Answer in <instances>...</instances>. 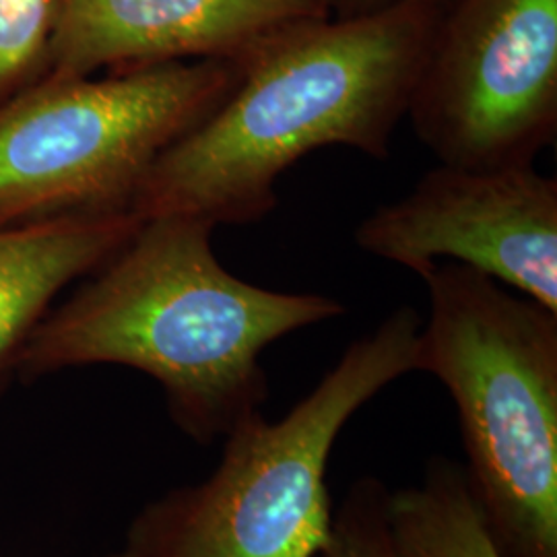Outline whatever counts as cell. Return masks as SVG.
I'll list each match as a JSON object with an SVG mask.
<instances>
[{
  "instance_id": "cell-1",
  "label": "cell",
  "mask_w": 557,
  "mask_h": 557,
  "mask_svg": "<svg viewBox=\"0 0 557 557\" xmlns=\"http://www.w3.org/2000/svg\"><path fill=\"white\" fill-rule=\"evenodd\" d=\"M448 0H405L354 20L306 21L242 62L230 96L168 147L133 213L246 225L277 207V180L345 145L388 160Z\"/></svg>"
},
{
  "instance_id": "cell-2",
  "label": "cell",
  "mask_w": 557,
  "mask_h": 557,
  "mask_svg": "<svg viewBox=\"0 0 557 557\" xmlns=\"http://www.w3.org/2000/svg\"><path fill=\"white\" fill-rule=\"evenodd\" d=\"M213 230L193 218L140 221L112 259L38 322L15 374L36 380L101 363L139 370L160 382L180 430L205 446L262 413V351L337 319L345 306L242 281L215 257Z\"/></svg>"
},
{
  "instance_id": "cell-3",
  "label": "cell",
  "mask_w": 557,
  "mask_h": 557,
  "mask_svg": "<svg viewBox=\"0 0 557 557\" xmlns=\"http://www.w3.org/2000/svg\"><path fill=\"white\" fill-rule=\"evenodd\" d=\"M419 277V372L455 400L467 478L506 557H557V312L458 262Z\"/></svg>"
},
{
  "instance_id": "cell-4",
  "label": "cell",
  "mask_w": 557,
  "mask_h": 557,
  "mask_svg": "<svg viewBox=\"0 0 557 557\" xmlns=\"http://www.w3.org/2000/svg\"><path fill=\"white\" fill-rule=\"evenodd\" d=\"M421 324L398 308L285 418L239 423L218 469L147 504L106 557H319L335 512L326 467L338 434L391 382L419 372Z\"/></svg>"
},
{
  "instance_id": "cell-5",
  "label": "cell",
  "mask_w": 557,
  "mask_h": 557,
  "mask_svg": "<svg viewBox=\"0 0 557 557\" xmlns=\"http://www.w3.org/2000/svg\"><path fill=\"white\" fill-rule=\"evenodd\" d=\"M239 73L236 60H193L100 79L46 75L2 101L0 227L131 211L161 153L230 96Z\"/></svg>"
},
{
  "instance_id": "cell-6",
  "label": "cell",
  "mask_w": 557,
  "mask_h": 557,
  "mask_svg": "<svg viewBox=\"0 0 557 557\" xmlns=\"http://www.w3.org/2000/svg\"><path fill=\"white\" fill-rule=\"evenodd\" d=\"M407 119L440 163L533 165L557 133V0H448Z\"/></svg>"
},
{
  "instance_id": "cell-7",
  "label": "cell",
  "mask_w": 557,
  "mask_h": 557,
  "mask_svg": "<svg viewBox=\"0 0 557 557\" xmlns=\"http://www.w3.org/2000/svg\"><path fill=\"white\" fill-rule=\"evenodd\" d=\"M359 248L421 275L458 262L557 312V180L533 165L440 163L356 230Z\"/></svg>"
},
{
  "instance_id": "cell-8",
  "label": "cell",
  "mask_w": 557,
  "mask_h": 557,
  "mask_svg": "<svg viewBox=\"0 0 557 557\" xmlns=\"http://www.w3.org/2000/svg\"><path fill=\"white\" fill-rule=\"evenodd\" d=\"M324 17L329 0H62L48 75L239 62L281 32Z\"/></svg>"
},
{
  "instance_id": "cell-9",
  "label": "cell",
  "mask_w": 557,
  "mask_h": 557,
  "mask_svg": "<svg viewBox=\"0 0 557 557\" xmlns=\"http://www.w3.org/2000/svg\"><path fill=\"white\" fill-rule=\"evenodd\" d=\"M140 221L124 211L0 227V386L60 292L112 259Z\"/></svg>"
},
{
  "instance_id": "cell-10",
  "label": "cell",
  "mask_w": 557,
  "mask_h": 557,
  "mask_svg": "<svg viewBox=\"0 0 557 557\" xmlns=\"http://www.w3.org/2000/svg\"><path fill=\"white\" fill-rule=\"evenodd\" d=\"M400 557H506L462 465L434 457L413 487L391 492Z\"/></svg>"
},
{
  "instance_id": "cell-11",
  "label": "cell",
  "mask_w": 557,
  "mask_h": 557,
  "mask_svg": "<svg viewBox=\"0 0 557 557\" xmlns=\"http://www.w3.org/2000/svg\"><path fill=\"white\" fill-rule=\"evenodd\" d=\"M62 0H0V103L48 75Z\"/></svg>"
},
{
  "instance_id": "cell-12",
  "label": "cell",
  "mask_w": 557,
  "mask_h": 557,
  "mask_svg": "<svg viewBox=\"0 0 557 557\" xmlns=\"http://www.w3.org/2000/svg\"><path fill=\"white\" fill-rule=\"evenodd\" d=\"M391 492L376 478H361L333 512L319 557H400L391 529Z\"/></svg>"
},
{
  "instance_id": "cell-13",
  "label": "cell",
  "mask_w": 557,
  "mask_h": 557,
  "mask_svg": "<svg viewBox=\"0 0 557 557\" xmlns=\"http://www.w3.org/2000/svg\"><path fill=\"white\" fill-rule=\"evenodd\" d=\"M329 2H331V17L354 20V17L374 15L380 11L393 9L405 0H329Z\"/></svg>"
}]
</instances>
